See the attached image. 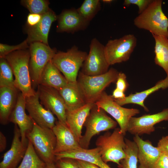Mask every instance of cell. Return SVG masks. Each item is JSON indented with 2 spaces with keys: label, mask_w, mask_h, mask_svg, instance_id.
Returning <instances> with one entry per match:
<instances>
[{
  "label": "cell",
  "mask_w": 168,
  "mask_h": 168,
  "mask_svg": "<svg viewBox=\"0 0 168 168\" xmlns=\"http://www.w3.org/2000/svg\"><path fill=\"white\" fill-rule=\"evenodd\" d=\"M30 50L13 52L5 58L10 65L14 77L15 87L26 97L34 95L36 92L32 87L29 67Z\"/></svg>",
  "instance_id": "1"
},
{
  "label": "cell",
  "mask_w": 168,
  "mask_h": 168,
  "mask_svg": "<svg viewBox=\"0 0 168 168\" xmlns=\"http://www.w3.org/2000/svg\"><path fill=\"white\" fill-rule=\"evenodd\" d=\"M162 3L161 0H153L134 19V25L138 28L149 31L152 35L168 38V18L162 10Z\"/></svg>",
  "instance_id": "2"
},
{
  "label": "cell",
  "mask_w": 168,
  "mask_h": 168,
  "mask_svg": "<svg viewBox=\"0 0 168 168\" xmlns=\"http://www.w3.org/2000/svg\"><path fill=\"white\" fill-rule=\"evenodd\" d=\"M119 73L113 68L103 74L95 76L87 75L80 72L77 81L86 103H95L104 89L111 83L116 82Z\"/></svg>",
  "instance_id": "3"
},
{
  "label": "cell",
  "mask_w": 168,
  "mask_h": 168,
  "mask_svg": "<svg viewBox=\"0 0 168 168\" xmlns=\"http://www.w3.org/2000/svg\"><path fill=\"white\" fill-rule=\"evenodd\" d=\"M124 136L119 128H114L112 133L107 132L98 138L96 145L105 162H112L120 165V161L126 156Z\"/></svg>",
  "instance_id": "4"
},
{
  "label": "cell",
  "mask_w": 168,
  "mask_h": 168,
  "mask_svg": "<svg viewBox=\"0 0 168 168\" xmlns=\"http://www.w3.org/2000/svg\"><path fill=\"white\" fill-rule=\"evenodd\" d=\"M33 121L31 130L26 138L32 144L40 159L46 164L54 163L56 138L52 129L41 127Z\"/></svg>",
  "instance_id": "5"
},
{
  "label": "cell",
  "mask_w": 168,
  "mask_h": 168,
  "mask_svg": "<svg viewBox=\"0 0 168 168\" xmlns=\"http://www.w3.org/2000/svg\"><path fill=\"white\" fill-rule=\"evenodd\" d=\"M87 54L86 52L73 46L66 52H57L51 61L68 82H76L79 71Z\"/></svg>",
  "instance_id": "6"
},
{
  "label": "cell",
  "mask_w": 168,
  "mask_h": 168,
  "mask_svg": "<svg viewBox=\"0 0 168 168\" xmlns=\"http://www.w3.org/2000/svg\"><path fill=\"white\" fill-rule=\"evenodd\" d=\"M117 124L103 110L98 108L95 104L84 123L85 132L79 141L81 147L88 149L90 141L94 136L101 132L115 128Z\"/></svg>",
  "instance_id": "7"
},
{
  "label": "cell",
  "mask_w": 168,
  "mask_h": 168,
  "mask_svg": "<svg viewBox=\"0 0 168 168\" xmlns=\"http://www.w3.org/2000/svg\"><path fill=\"white\" fill-rule=\"evenodd\" d=\"M29 70L33 88L37 87L43 71L47 63L51 61L56 50L40 42L30 43Z\"/></svg>",
  "instance_id": "8"
},
{
  "label": "cell",
  "mask_w": 168,
  "mask_h": 168,
  "mask_svg": "<svg viewBox=\"0 0 168 168\" xmlns=\"http://www.w3.org/2000/svg\"><path fill=\"white\" fill-rule=\"evenodd\" d=\"M137 39L132 34L109 40L105 46L107 61L110 66L128 60L136 46Z\"/></svg>",
  "instance_id": "9"
},
{
  "label": "cell",
  "mask_w": 168,
  "mask_h": 168,
  "mask_svg": "<svg viewBox=\"0 0 168 168\" xmlns=\"http://www.w3.org/2000/svg\"><path fill=\"white\" fill-rule=\"evenodd\" d=\"M95 104L98 108L102 109L114 118L124 135L127 132L130 119L140 113L138 109L122 107L115 102L112 95H108L104 91Z\"/></svg>",
  "instance_id": "10"
},
{
  "label": "cell",
  "mask_w": 168,
  "mask_h": 168,
  "mask_svg": "<svg viewBox=\"0 0 168 168\" xmlns=\"http://www.w3.org/2000/svg\"><path fill=\"white\" fill-rule=\"evenodd\" d=\"M110 66L105 57V46L96 38H93L91 41L89 52L81 72L88 76L99 75L107 72Z\"/></svg>",
  "instance_id": "11"
},
{
  "label": "cell",
  "mask_w": 168,
  "mask_h": 168,
  "mask_svg": "<svg viewBox=\"0 0 168 168\" xmlns=\"http://www.w3.org/2000/svg\"><path fill=\"white\" fill-rule=\"evenodd\" d=\"M37 88L36 91L40 103L55 115L59 122L67 124L65 103L58 91L41 85H39Z\"/></svg>",
  "instance_id": "12"
},
{
  "label": "cell",
  "mask_w": 168,
  "mask_h": 168,
  "mask_svg": "<svg viewBox=\"0 0 168 168\" xmlns=\"http://www.w3.org/2000/svg\"><path fill=\"white\" fill-rule=\"evenodd\" d=\"M163 121H168V108L157 113L132 117L128 123L127 132L134 136L150 134L155 131L154 126Z\"/></svg>",
  "instance_id": "13"
},
{
  "label": "cell",
  "mask_w": 168,
  "mask_h": 168,
  "mask_svg": "<svg viewBox=\"0 0 168 168\" xmlns=\"http://www.w3.org/2000/svg\"><path fill=\"white\" fill-rule=\"evenodd\" d=\"M26 98V109L32 119L39 126L52 129L57 120L53 113L41 104L37 92Z\"/></svg>",
  "instance_id": "14"
},
{
  "label": "cell",
  "mask_w": 168,
  "mask_h": 168,
  "mask_svg": "<svg viewBox=\"0 0 168 168\" xmlns=\"http://www.w3.org/2000/svg\"><path fill=\"white\" fill-rule=\"evenodd\" d=\"M26 99L25 96L20 91L16 105L10 118L9 122L17 125L20 131L22 142L28 145V140L26 135L32 129L33 121L30 115L26 113Z\"/></svg>",
  "instance_id": "15"
},
{
  "label": "cell",
  "mask_w": 168,
  "mask_h": 168,
  "mask_svg": "<svg viewBox=\"0 0 168 168\" xmlns=\"http://www.w3.org/2000/svg\"><path fill=\"white\" fill-rule=\"evenodd\" d=\"M57 31L73 33L86 29L90 22L79 14L77 9L72 8L63 11L58 16Z\"/></svg>",
  "instance_id": "16"
},
{
  "label": "cell",
  "mask_w": 168,
  "mask_h": 168,
  "mask_svg": "<svg viewBox=\"0 0 168 168\" xmlns=\"http://www.w3.org/2000/svg\"><path fill=\"white\" fill-rule=\"evenodd\" d=\"M27 147L22 142L20 129L17 125L15 124L11 147L4 154L0 163V168H16L24 157Z\"/></svg>",
  "instance_id": "17"
},
{
  "label": "cell",
  "mask_w": 168,
  "mask_h": 168,
  "mask_svg": "<svg viewBox=\"0 0 168 168\" xmlns=\"http://www.w3.org/2000/svg\"><path fill=\"white\" fill-rule=\"evenodd\" d=\"M55 161L63 158H70L87 162L100 168H112L103 161L97 147L90 149L81 147L55 153Z\"/></svg>",
  "instance_id": "18"
},
{
  "label": "cell",
  "mask_w": 168,
  "mask_h": 168,
  "mask_svg": "<svg viewBox=\"0 0 168 168\" xmlns=\"http://www.w3.org/2000/svg\"><path fill=\"white\" fill-rule=\"evenodd\" d=\"M52 130L56 138L55 154L81 147L67 124L57 120Z\"/></svg>",
  "instance_id": "19"
},
{
  "label": "cell",
  "mask_w": 168,
  "mask_h": 168,
  "mask_svg": "<svg viewBox=\"0 0 168 168\" xmlns=\"http://www.w3.org/2000/svg\"><path fill=\"white\" fill-rule=\"evenodd\" d=\"M138 148V168H154L161 152L148 140H144L138 135L133 137Z\"/></svg>",
  "instance_id": "20"
},
{
  "label": "cell",
  "mask_w": 168,
  "mask_h": 168,
  "mask_svg": "<svg viewBox=\"0 0 168 168\" xmlns=\"http://www.w3.org/2000/svg\"><path fill=\"white\" fill-rule=\"evenodd\" d=\"M57 18L58 16L51 9L42 15V18L38 24L29 27L26 39L28 43L40 42L48 45V36L50 27L52 23Z\"/></svg>",
  "instance_id": "21"
},
{
  "label": "cell",
  "mask_w": 168,
  "mask_h": 168,
  "mask_svg": "<svg viewBox=\"0 0 168 168\" xmlns=\"http://www.w3.org/2000/svg\"><path fill=\"white\" fill-rule=\"evenodd\" d=\"M19 91L15 87H0V123L9 122V119L17 103Z\"/></svg>",
  "instance_id": "22"
},
{
  "label": "cell",
  "mask_w": 168,
  "mask_h": 168,
  "mask_svg": "<svg viewBox=\"0 0 168 168\" xmlns=\"http://www.w3.org/2000/svg\"><path fill=\"white\" fill-rule=\"evenodd\" d=\"M95 103H88L83 106L72 111H66L67 124L78 141L82 136L83 126Z\"/></svg>",
  "instance_id": "23"
},
{
  "label": "cell",
  "mask_w": 168,
  "mask_h": 168,
  "mask_svg": "<svg viewBox=\"0 0 168 168\" xmlns=\"http://www.w3.org/2000/svg\"><path fill=\"white\" fill-rule=\"evenodd\" d=\"M58 91L64 101L66 111L78 109L87 104L77 81L68 82Z\"/></svg>",
  "instance_id": "24"
},
{
  "label": "cell",
  "mask_w": 168,
  "mask_h": 168,
  "mask_svg": "<svg viewBox=\"0 0 168 168\" xmlns=\"http://www.w3.org/2000/svg\"><path fill=\"white\" fill-rule=\"evenodd\" d=\"M168 88V75L166 77L156 83L155 85L148 89L141 92L131 93L122 99H114L115 102L122 106L125 105L133 104L138 105L143 108L145 110H149L145 105L144 101L150 94L160 89H165Z\"/></svg>",
  "instance_id": "25"
},
{
  "label": "cell",
  "mask_w": 168,
  "mask_h": 168,
  "mask_svg": "<svg viewBox=\"0 0 168 168\" xmlns=\"http://www.w3.org/2000/svg\"><path fill=\"white\" fill-rule=\"evenodd\" d=\"M68 82L65 77L50 61L46 64L43 71L39 85L52 87L58 91Z\"/></svg>",
  "instance_id": "26"
},
{
  "label": "cell",
  "mask_w": 168,
  "mask_h": 168,
  "mask_svg": "<svg viewBox=\"0 0 168 168\" xmlns=\"http://www.w3.org/2000/svg\"><path fill=\"white\" fill-rule=\"evenodd\" d=\"M155 41V64L162 68L168 75V38L152 35Z\"/></svg>",
  "instance_id": "27"
},
{
  "label": "cell",
  "mask_w": 168,
  "mask_h": 168,
  "mask_svg": "<svg viewBox=\"0 0 168 168\" xmlns=\"http://www.w3.org/2000/svg\"><path fill=\"white\" fill-rule=\"evenodd\" d=\"M125 157L122 160L119 168H138V148L134 141L125 138Z\"/></svg>",
  "instance_id": "28"
},
{
  "label": "cell",
  "mask_w": 168,
  "mask_h": 168,
  "mask_svg": "<svg viewBox=\"0 0 168 168\" xmlns=\"http://www.w3.org/2000/svg\"><path fill=\"white\" fill-rule=\"evenodd\" d=\"M46 164L39 157L32 144L28 140L24 157L20 164L16 168H44Z\"/></svg>",
  "instance_id": "29"
},
{
  "label": "cell",
  "mask_w": 168,
  "mask_h": 168,
  "mask_svg": "<svg viewBox=\"0 0 168 168\" xmlns=\"http://www.w3.org/2000/svg\"><path fill=\"white\" fill-rule=\"evenodd\" d=\"M101 9L100 0H85L77 10L82 17L90 22Z\"/></svg>",
  "instance_id": "30"
},
{
  "label": "cell",
  "mask_w": 168,
  "mask_h": 168,
  "mask_svg": "<svg viewBox=\"0 0 168 168\" xmlns=\"http://www.w3.org/2000/svg\"><path fill=\"white\" fill-rule=\"evenodd\" d=\"M12 69L5 58L0 60V87L15 86Z\"/></svg>",
  "instance_id": "31"
},
{
  "label": "cell",
  "mask_w": 168,
  "mask_h": 168,
  "mask_svg": "<svg viewBox=\"0 0 168 168\" xmlns=\"http://www.w3.org/2000/svg\"><path fill=\"white\" fill-rule=\"evenodd\" d=\"M23 5L30 13L43 15L49 11V2L44 0H24L21 1Z\"/></svg>",
  "instance_id": "32"
},
{
  "label": "cell",
  "mask_w": 168,
  "mask_h": 168,
  "mask_svg": "<svg viewBox=\"0 0 168 168\" xmlns=\"http://www.w3.org/2000/svg\"><path fill=\"white\" fill-rule=\"evenodd\" d=\"M28 43L27 40L26 39L19 44L15 45L0 43V58H5L7 55L15 51L26 49L28 47Z\"/></svg>",
  "instance_id": "33"
},
{
  "label": "cell",
  "mask_w": 168,
  "mask_h": 168,
  "mask_svg": "<svg viewBox=\"0 0 168 168\" xmlns=\"http://www.w3.org/2000/svg\"><path fill=\"white\" fill-rule=\"evenodd\" d=\"M153 0H125L123 5L128 7L131 4H134L138 6L139 14L143 12L152 2Z\"/></svg>",
  "instance_id": "34"
},
{
  "label": "cell",
  "mask_w": 168,
  "mask_h": 168,
  "mask_svg": "<svg viewBox=\"0 0 168 168\" xmlns=\"http://www.w3.org/2000/svg\"><path fill=\"white\" fill-rule=\"evenodd\" d=\"M56 168H79L75 159L70 158H63L54 162Z\"/></svg>",
  "instance_id": "35"
},
{
  "label": "cell",
  "mask_w": 168,
  "mask_h": 168,
  "mask_svg": "<svg viewBox=\"0 0 168 168\" xmlns=\"http://www.w3.org/2000/svg\"><path fill=\"white\" fill-rule=\"evenodd\" d=\"M126 78V76L124 73L119 72L116 81V88L124 92L126 91L129 86Z\"/></svg>",
  "instance_id": "36"
},
{
  "label": "cell",
  "mask_w": 168,
  "mask_h": 168,
  "mask_svg": "<svg viewBox=\"0 0 168 168\" xmlns=\"http://www.w3.org/2000/svg\"><path fill=\"white\" fill-rule=\"evenodd\" d=\"M154 168H168V155L161 153Z\"/></svg>",
  "instance_id": "37"
},
{
  "label": "cell",
  "mask_w": 168,
  "mask_h": 168,
  "mask_svg": "<svg viewBox=\"0 0 168 168\" xmlns=\"http://www.w3.org/2000/svg\"><path fill=\"white\" fill-rule=\"evenodd\" d=\"M42 17V15L30 13L27 17V24L29 27L35 26L40 22Z\"/></svg>",
  "instance_id": "38"
},
{
  "label": "cell",
  "mask_w": 168,
  "mask_h": 168,
  "mask_svg": "<svg viewBox=\"0 0 168 168\" xmlns=\"http://www.w3.org/2000/svg\"><path fill=\"white\" fill-rule=\"evenodd\" d=\"M157 147L161 153L168 155V135L162 137L159 140Z\"/></svg>",
  "instance_id": "39"
},
{
  "label": "cell",
  "mask_w": 168,
  "mask_h": 168,
  "mask_svg": "<svg viewBox=\"0 0 168 168\" xmlns=\"http://www.w3.org/2000/svg\"><path fill=\"white\" fill-rule=\"evenodd\" d=\"M79 168H100L98 166L89 162L81 160H76Z\"/></svg>",
  "instance_id": "40"
},
{
  "label": "cell",
  "mask_w": 168,
  "mask_h": 168,
  "mask_svg": "<svg viewBox=\"0 0 168 168\" xmlns=\"http://www.w3.org/2000/svg\"><path fill=\"white\" fill-rule=\"evenodd\" d=\"M112 96L114 99H122L126 96L124 92L116 88L113 91Z\"/></svg>",
  "instance_id": "41"
},
{
  "label": "cell",
  "mask_w": 168,
  "mask_h": 168,
  "mask_svg": "<svg viewBox=\"0 0 168 168\" xmlns=\"http://www.w3.org/2000/svg\"><path fill=\"white\" fill-rule=\"evenodd\" d=\"M7 146L6 138L2 132H0V152H2L4 151Z\"/></svg>",
  "instance_id": "42"
},
{
  "label": "cell",
  "mask_w": 168,
  "mask_h": 168,
  "mask_svg": "<svg viewBox=\"0 0 168 168\" xmlns=\"http://www.w3.org/2000/svg\"><path fill=\"white\" fill-rule=\"evenodd\" d=\"M44 168H56L54 163L46 164Z\"/></svg>",
  "instance_id": "43"
},
{
  "label": "cell",
  "mask_w": 168,
  "mask_h": 168,
  "mask_svg": "<svg viewBox=\"0 0 168 168\" xmlns=\"http://www.w3.org/2000/svg\"><path fill=\"white\" fill-rule=\"evenodd\" d=\"M103 2L107 3H110L112 2L113 1L112 0H103L101 1Z\"/></svg>",
  "instance_id": "44"
}]
</instances>
